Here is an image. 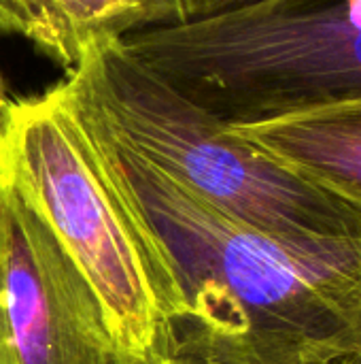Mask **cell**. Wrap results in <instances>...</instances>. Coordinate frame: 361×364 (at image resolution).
<instances>
[{
    "instance_id": "7a4b0ae2",
    "label": "cell",
    "mask_w": 361,
    "mask_h": 364,
    "mask_svg": "<svg viewBox=\"0 0 361 364\" xmlns=\"http://www.w3.org/2000/svg\"><path fill=\"white\" fill-rule=\"evenodd\" d=\"M0 179L38 213L83 273L121 354L177 350L185 305L172 262L104 134L64 81L6 102Z\"/></svg>"
},
{
    "instance_id": "3957f363",
    "label": "cell",
    "mask_w": 361,
    "mask_h": 364,
    "mask_svg": "<svg viewBox=\"0 0 361 364\" xmlns=\"http://www.w3.org/2000/svg\"><path fill=\"white\" fill-rule=\"evenodd\" d=\"M119 45L226 126L361 100V0H257Z\"/></svg>"
},
{
    "instance_id": "8fae6325",
    "label": "cell",
    "mask_w": 361,
    "mask_h": 364,
    "mask_svg": "<svg viewBox=\"0 0 361 364\" xmlns=\"http://www.w3.org/2000/svg\"><path fill=\"white\" fill-rule=\"evenodd\" d=\"M336 364H361V352L360 354H355V356H349V358H345V360H340V363Z\"/></svg>"
},
{
    "instance_id": "5b68a950",
    "label": "cell",
    "mask_w": 361,
    "mask_h": 364,
    "mask_svg": "<svg viewBox=\"0 0 361 364\" xmlns=\"http://www.w3.org/2000/svg\"><path fill=\"white\" fill-rule=\"evenodd\" d=\"M119 356L83 273L0 179V364H119Z\"/></svg>"
},
{
    "instance_id": "9c48e42d",
    "label": "cell",
    "mask_w": 361,
    "mask_h": 364,
    "mask_svg": "<svg viewBox=\"0 0 361 364\" xmlns=\"http://www.w3.org/2000/svg\"><path fill=\"white\" fill-rule=\"evenodd\" d=\"M119 364H226L213 356H206L202 352H196L191 348L185 346H177V350L172 352H164V354H149V356H128L121 354Z\"/></svg>"
},
{
    "instance_id": "277c9868",
    "label": "cell",
    "mask_w": 361,
    "mask_h": 364,
    "mask_svg": "<svg viewBox=\"0 0 361 364\" xmlns=\"http://www.w3.org/2000/svg\"><path fill=\"white\" fill-rule=\"evenodd\" d=\"M66 81L134 154L226 215L294 243L361 241L357 209L183 98L119 41L91 51Z\"/></svg>"
},
{
    "instance_id": "ba28073f",
    "label": "cell",
    "mask_w": 361,
    "mask_h": 364,
    "mask_svg": "<svg viewBox=\"0 0 361 364\" xmlns=\"http://www.w3.org/2000/svg\"><path fill=\"white\" fill-rule=\"evenodd\" d=\"M153 2H155V23H177V21L209 17L257 0H153Z\"/></svg>"
},
{
    "instance_id": "30bf717a",
    "label": "cell",
    "mask_w": 361,
    "mask_h": 364,
    "mask_svg": "<svg viewBox=\"0 0 361 364\" xmlns=\"http://www.w3.org/2000/svg\"><path fill=\"white\" fill-rule=\"evenodd\" d=\"M4 109H6V98H4V90H2V81H0V128H2V119H4Z\"/></svg>"
},
{
    "instance_id": "6da1fadb",
    "label": "cell",
    "mask_w": 361,
    "mask_h": 364,
    "mask_svg": "<svg viewBox=\"0 0 361 364\" xmlns=\"http://www.w3.org/2000/svg\"><path fill=\"white\" fill-rule=\"evenodd\" d=\"M172 262L179 343L226 364H336L361 352V241L294 243L196 198L134 154L66 79Z\"/></svg>"
},
{
    "instance_id": "52a82bcc",
    "label": "cell",
    "mask_w": 361,
    "mask_h": 364,
    "mask_svg": "<svg viewBox=\"0 0 361 364\" xmlns=\"http://www.w3.org/2000/svg\"><path fill=\"white\" fill-rule=\"evenodd\" d=\"M153 23V0H0V30L30 41L66 70Z\"/></svg>"
},
{
    "instance_id": "8992f818",
    "label": "cell",
    "mask_w": 361,
    "mask_h": 364,
    "mask_svg": "<svg viewBox=\"0 0 361 364\" xmlns=\"http://www.w3.org/2000/svg\"><path fill=\"white\" fill-rule=\"evenodd\" d=\"M228 128L361 213V100Z\"/></svg>"
}]
</instances>
